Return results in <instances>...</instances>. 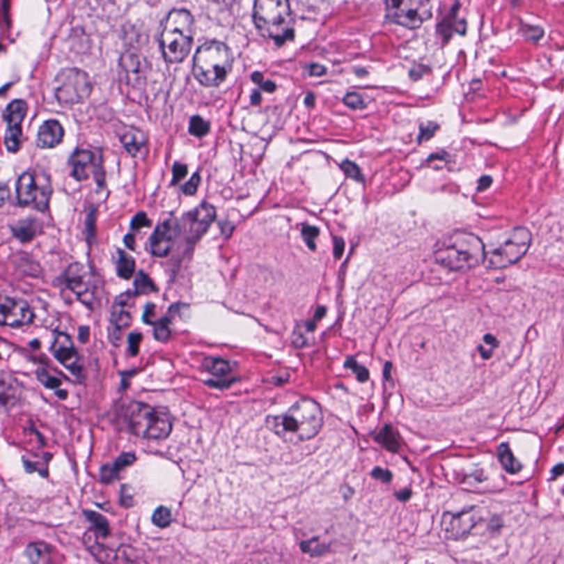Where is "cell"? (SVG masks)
<instances>
[{"mask_svg": "<svg viewBox=\"0 0 564 564\" xmlns=\"http://www.w3.org/2000/svg\"><path fill=\"white\" fill-rule=\"evenodd\" d=\"M266 425L285 442H301L319 434L323 425V414L315 401L301 399L288 412L267 418Z\"/></svg>", "mask_w": 564, "mask_h": 564, "instance_id": "6da1fadb", "label": "cell"}, {"mask_svg": "<svg viewBox=\"0 0 564 564\" xmlns=\"http://www.w3.org/2000/svg\"><path fill=\"white\" fill-rule=\"evenodd\" d=\"M434 257L446 269L467 272L484 264L485 246L472 233L456 232L440 242L435 248Z\"/></svg>", "mask_w": 564, "mask_h": 564, "instance_id": "7a4b0ae2", "label": "cell"}, {"mask_svg": "<svg viewBox=\"0 0 564 564\" xmlns=\"http://www.w3.org/2000/svg\"><path fill=\"white\" fill-rule=\"evenodd\" d=\"M194 20L187 10L170 13L161 33V48L164 58L170 63L182 62L190 53L194 38Z\"/></svg>", "mask_w": 564, "mask_h": 564, "instance_id": "3957f363", "label": "cell"}, {"mask_svg": "<svg viewBox=\"0 0 564 564\" xmlns=\"http://www.w3.org/2000/svg\"><path fill=\"white\" fill-rule=\"evenodd\" d=\"M253 22L264 37L285 42L293 36V16L288 0H256Z\"/></svg>", "mask_w": 564, "mask_h": 564, "instance_id": "277c9868", "label": "cell"}, {"mask_svg": "<svg viewBox=\"0 0 564 564\" xmlns=\"http://www.w3.org/2000/svg\"><path fill=\"white\" fill-rule=\"evenodd\" d=\"M232 51L224 43L212 41L196 51L193 74L204 86H217L224 82L233 68Z\"/></svg>", "mask_w": 564, "mask_h": 564, "instance_id": "5b68a950", "label": "cell"}, {"mask_svg": "<svg viewBox=\"0 0 564 564\" xmlns=\"http://www.w3.org/2000/svg\"><path fill=\"white\" fill-rule=\"evenodd\" d=\"M128 427L134 434L148 440H164L172 431V418L166 410L134 402L127 410Z\"/></svg>", "mask_w": 564, "mask_h": 564, "instance_id": "8992f818", "label": "cell"}, {"mask_svg": "<svg viewBox=\"0 0 564 564\" xmlns=\"http://www.w3.org/2000/svg\"><path fill=\"white\" fill-rule=\"evenodd\" d=\"M533 236L526 227H517L499 247L486 253L485 265L488 269H503L522 260L531 246Z\"/></svg>", "mask_w": 564, "mask_h": 564, "instance_id": "52a82bcc", "label": "cell"}, {"mask_svg": "<svg viewBox=\"0 0 564 564\" xmlns=\"http://www.w3.org/2000/svg\"><path fill=\"white\" fill-rule=\"evenodd\" d=\"M92 88L90 77L81 70H63L54 81L56 100L63 106L82 103L91 95Z\"/></svg>", "mask_w": 564, "mask_h": 564, "instance_id": "ba28073f", "label": "cell"}, {"mask_svg": "<svg viewBox=\"0 0 564 564\" xmlns=\"http://www.w3.org/2000/svg\"><path fill=\"white\" fill-rule=\"evenodd\" d=\"M431 15V0H386L388 20L408 29H417Z\"/></svg>", "mask_w": 564, "mask_h": 564, "instance_id": "9c48e42d", "label": "cell"}, {"mask_svg": "<svg viewBox=\"0 0 564 564\" xmlns=\"http://www.w3.org/2000/svg\"><path fill=\"white\" fill-rule=\"evenodd\" d=\"M51 194L52 187L47 174L29 171L19 178L17 196L20 205H32L39 211H45L48 207Z\"/></svg>", "mask_w": 564, "mask_h": 564, "instance_id": "30bf717a", "label": "cell"}, {"mask_svg": "<svg viewBox=\"0 0 564 564\" xmlns=\"http://www.w3.org/2000/svg\"><path fill=\"white\" fill-rule=\"evenodd\" d=\"M136 293L126 292L119 295L113 304L109 323V340L113 345L122 344L125 333L132 323V310L135 306Z\"/></svg>", "mask_w": 564, "mask_h": 564, "instance_id": "8fae6325", "label": "cell"}, {"mask_svg": "<svg viewBox=\"0 0 564 564\" xmlns=\"http://www.w3.org/2000/svg\"><path fill=\"white\" fill-rule=\"evenodd\" d=\"M480 512L478 508H469L457 514L446 512L443 516L442 531L450 540H463L467 538L473 528L478 525Z\"/></svg>", "mask_w": 564, "mask_h": 564, "instance_id": "7c38bea8", "label": "cell"}, {"mask_svg": "<svg viewBox=\"0 0 564 564\" xmlns=\"http://www.w3.org/2000/svg\"><path fill=\"white\" fill-rule=\"evenodd\" d=\"M65 282L70 290L77 295L85 306H93L95 300V285L90 272L82 264L75 263L68 268Z\"/></svg>", "mask_w": 564, "mask_h": 564, "instance_id": "4fadbf2b", "label": "cell"}, {"mask_svg": "<svg viewBox=\"0 0 564 564\" xmlns=\"http://www.w3.org/2000/svg\"><path fill=\"white\" fill-rule=\"evenodd\" d=\"M217 217V212L213 206L207 203L201 204L196 209L185 214L183 217V230L185 236L196 242L209 230L210 225Z\"/></svg>", "mask_w": 564, "mask_h": 564, "instance_id": "5bb4252c", "label": "cell"}, {"mask_svg": "<svg viewBox=\"0 0 564 564\" xmlns=\"http://www.w3.org/2000/svg\"><path fill=\"white\" fill-rule=\"evenodd\" d=\"M0 318L3 327H22L33 321V312L26 301L3 297Z\"/></svg>", "mask_w": 564, "mask_h": 564, "instance_id": "9a60e30c", "label": "cell"}, {"mask_svg": "<svg viewBox=\"0 0 564 564\" xmlns=\"http://www.w3.org/2000/svg\"><path fill=\"white\" fill-rule=\"evenodd\" d=\"M51 352H52L53 356L58 359V363L69 369L70 372L73 373L74 375L79 376L83 372L79 353L68 335L58 333L53 340Z\"/></svg>", "mask_w": 564, "mask_h": 564, "instance_id": "2e32d148", "label": "cell"}, {"mask_svg": "<svg viewBox=\"0 0 564 564\" xmlns=\"http://www.w3.org/2000/svg\"><path fill=\"white\" fill-rule=\"evenodd\" d=\"M178 225L174 219H166L157 227L150 238V251L153 256H168L177 237Z\"/></svg>", "mask_w": 564, "mask_h": 564, "instance_id": "e0dca14e", "label": "cell"}, {"mask_svg": "<svg viewBox=\"0 0 564 564\" xmlns=\"http://www.w3.org/2000/svg\"><path fill=\"white\" fill-rule=\"evenodd\" d=\"M64 130L58 120H48L40 127L37 145L41 149H52L63 143Z\"/></svg>", "mask_w": 564, "mask_h": 564, "instance_id": "ac0fdd59", "label": "cell"}, {"mask_svg": "<svg viewBox=\"0 0 564 564\" xmlns=\"http://www.w3.org/2000/svg\"><path fill=\"white\" fill-rule=\"evenodd\" d=\"M94 162V155L90 151L79 150L71 159L72 177L77 181H85L90 177V168Z\"/></svg>", "mask_w": 564, "mask_h": 564, "instance_id": "d6986e66", "label": "cell"}, {"mask_svg": "<svg viewBox=\"0 0 564 564\" xmlns=\"http://www.w3.org/2000/svg\"><path fill=\"white\" fill-rule=\"evenodd\" d=\"M28 111V105L24 100H13L5 111L6 122L8 128H22V122Z\"/></svg>", "mask_w": 564, "mask_h": 564, "instance_id": "ffe728a7", "label": "cell"}, {"mask_svg": "<svg viewBox=\"0 0 564 564\" xmlns=\"http://www.w3.org/2000/svg\"><path fill=\"white\" fill-rule=\"evenodd\" d=\"M135 460V455L130 453L123 454L122 456H119L113 467H104L103 471H102V480L105 483L113 482L119 471H122L124 467L132 464Z\"/></svg>", "mask_w": 564, "mask_h": 564, "instance_id": "44dd1931", "label": "cell"}, {"mask_svg": "<svg viewBox=\"0 0 564 564\" xmlns=\"http://www.w3.org/2000/svg\"><path fill=\"white\" fill-rule=\"evenodd\" d=\"M122 143L124 145L125 149L132 155V156H137L138 153L141 151L143 147H145L146 139L143 138V134L138 132V130H132L127 132L122 138Z\"/></svg>", "mask_w": 564, "mask_h": 564, "instance_id": "7402d4cb", "label": "cell"}, {"mask_svg": "<svg viewBox=\"0 0 564 564\" xmlns=\"http://www.w3.org/2000/svg\"><path fill=\"white\" fill-rule=\"evenodd\" d=\"M117 274L125 280H130L135 272V259L125 251H119L116 261Z\"/></svg>", "mask_w": 564, "mask_h": 564, "instance_id": "603a6c76", "label": "cell"}, {"mask_svg": "<svg viewBox=\"0 0 564 564\" xmlns=\"http://www.w3.org/2000/svg\"><path fill=\"white\" fill-rule=\"evenodd\" d=\"M499 461L503 469H506L507 472L510 474H516L522 469V464L519 462L517 461L512 450L509 448L507 444H501L499 450Z\"/></svg>", "mask_w": 564, "mask_h": 564, "instance_id": "cb8c5ba5", "label": "cell"}, {"mask_svg": "<svg viewBox=\"0 0 564 564\" xmlns=\"http://www.w3.org/2000/svg\"><path fill=\"white\" fill-rule=\"evenodd\" d=\"M26 556L33 563L47 562L50 556V548L45 543H31L26 548Z\"/></svg>", "mask_w": 564, "mask_h": 564, "instance_id": "d4e9b609", "label": "cell"}, {"mask_svg": "<svg viewBox=\"0 0 564 564\" xmlns=\"http://www.w3.org/2000/svg\"><path fill=\"white\" fill-rule=\"evenodd\" d=\"M22 143H24L22 128H7L5 145L9 152H18L22 149Z\"/></svg>", "mask_w": 564, "mask_h": 564, "instance_id": "484cf974", "label": "cell"}, {"mask_svg": "<svg viewBox=\"0 0 564 564\" xmlns=\"http://www.w3.org/2000/svg\"><path fill=\"white\" fill-rule=\"evenodd\" d=\"M203 367L207 372L215 376H225L230 372V364L228 361L221 359H214V357L206 359L204 361Z\"/></svg>", "mask_w": 564, "mask_h": 564, "instance_id": "4316f807", "label": "cell"}, {"mask_svg": "<svg viewBox=\"0 0 564 564\" xmlns=\"http://www.w3.org/2000/svg\"><path fill=\"white\" fill-rule=\"evenodd\" d=\"M158 290L150 277L145 272H139L135 280V293L137 295H150Z\"/></svg>", "mask_w": 564, "mask_h": 564, "instance_id": "83f0119b", "label": "cell"}, {"mask_svg": "<svg viewBox=\"0 0 564 564\" xmlns=\"http://www.w3.org/2000/svg\"><path fill=\"white\" fill-rule=\"evenodd\" d=\"M13 233L16 235V237L22 242H29L32 238L35 237L36 230L35 223L30 221H24L22 223H19L16 227L13 228Z\"/></svg>", "mask_w": 564, "mask_h": 564, "instance_id": "f1b7e54d", "label": "cell"}, {"mask_svg": "<svg viewBox=\"0 0 564 564\" xmlns=\"http://www.w3.org/2000/svg\"><path fill=\"white\" fill-rule=\"evenodd\" d=\"M210 123L204 120L202 117L194 116L190 122V134L196 137H204L210 132Z\"/></svg>", "mask_w": 564, "mask_h": 564, "instance_id": "f546056e", "label": "cell"}, {"mask_svg": "<svg viewBox=\"0 0 564 564\" xmlns=\"http://www.w3.org/2000/svg\"><path fill=\"white\" fill-rule=\"evenodd\" d=\"M152 522L157 527L166 528L172 522V514L169 508L161 506L156 509L152 516Z\"/></svg>", "mask_w": 564, "mask_h": 564, "instance_id": "4dcf8cb0", "label": "cell"}, {"mask_svg": "<svg viewBox=\"0 0 564 564\" xmlns=\"http://www.w3.org/2000/svg\"><path fill=\"white\" fill-rule=\"evenodd\" d=\"M155 325H156L155 327V338L161 343H166V340H169L170 334H171L169 320H160V321L156 322Z\"/></svg>", "mask_w": 564, "mask_h": 564, "instance_id": "1f68e13d", "label": "cell"}, {"mask_svg": "<svg viewBox=\"0 0 564 564\" xmlns=\"http://www.w3.org/2000/svg\"><path fill=\"white\" fill-rule=\"evenodd\" d=\"M85 514H86L87 518L91 520L93 525L95 526L96 530H97L100 535H104V537L109 535V526L103 516H100V514H95V512H86Z\"/></svg>", "mask_w": 564, "mask_h": 564, "instance_id": "d6a6232c", "label": "cell"}, {"mask_svg": "<svg viewBox=\"0 0 564 564\" xmlns=\"http://www.w3.org/2000/svg\"><path fill=\"white\" fill-rule=\"evenodd\" d=\"M378 439L391 451H395L398 448L399 443L397 442V439L395 438V433L393 432V430L389 429V427L382 430Z\"/></svg>", "mask_w": 564, "mask_h": 564, "instance_id": "836d02e7", "label": "cell"}, {"mask_svg": "<svg viewBox=\"0 0 564 564\" xmlns=\"http://www.w3.org/2000/svg\"><path fill=\"white\" fill-rule=\"evenodd\" d=\"M38 378L49 389H56L61 386V380L53 377L52 375L49 374L45 369L38 370Z\"/></svg>", "mask_w": 564, "mask_h": 564, "instance_id": "e575fe53", "label": "cell"}, {"mask_svg": "<svg viewBox=\"0 0 564 564\" xmlns=\"http://www.w3.org/2000/svg\"><path fill=\"white\" fill-rule=\"evenodd\" d=\"M345 367L351 369L352 372L357 376L359 382H366V380L368 379L369 374L368 372H367V369L361 366V365H359L357 361H354L353 359H350L346 361Z\"/></svg>", "mask_w": 564, "mask_h": 564, "instance_id": "d590c367", "label": "cell"}, {"mask_svg": "<svg viewBox=\"0 0 564 564\" xmlns=\"http://www.w3.org/2000/svg\"><path fill=\"white\" fill-rule=\"evenodd\" d=\"M340 166H342V170H343L344 173H345L348 178L356 180V181H363V174H361L359 166H356L354 162H351V161H344Z\"/></svg>", "mask_w": 564, "mask_h": 564, "instance_id": "8d00e7d4", "label": "cell"}, {"mask_svg": "<svg viewBox=\"0 0 564 564\" xmlns=\"http://www.w3.org/2000/svg\"><path fill=\"white\" fill-rule=\"evenodd\" d=\"M319 233L320 230L318 227L304 225V228H302L304 240H306V243L311 249H315V238L319 236Z\"/></svg>", "mask_w": 564, "mask_h": 564, "instance_id": "74e56055", "label": "cell"}, {"mask_svg": "<svg viewBox=\"0 0 564 564\" xmlns=\"http://www.w3.org/2000/svg\"><path fill=\"white\" fill-rule=\"evenodd\" d=\"M344 103H345L348 107H351V109H361L366 107L364 98L361 97V95H359L357 93H350V94H347V95L344 97Z\"/></svg>", "mask_w": 564, "mask_h": 564, "instance_id": "f35d334b", "label": "cell"}, {"mask_svg": "<svg viewBox=\"0 0 564 564\" xmlns=\"http://www.w3.org/2000/svg\"><path fill=\"white\" fill-rule=\"evenodd\" d=\"M150 225V219H148L147 214L143 213V212L138 213L132 221V228L134 230H139L141 228L149 227Z\"/></svg>", "mask_w": 564, "mask_h": 564, "instance_id": "ab89813d", "label": "cell"}, {"mask_svg": "<svg viewBox=\"0 0 564 564\" xmlns=\"http://www.w3.org/2000/svg\"><path fill=\"white\" fill-rule=\"evenodd\" d=\"M201 182V178L200 174H194L193 175L192 179L189 181V182L185 185V193L187 196H194L196 194V191H198V185H200Z\"/></svg>", "mask_w": 564, "mask_h": 564, "instance_id": "60d3db41", "label": "cell"}, {"mask_svg": "<svg viewBox=\"0 0 564 564\" xmlns=\"http://www.w3.org/2000/svg\"><path fill=\"white\" fill-rule=\"evenodd\" d=\"M187 173V166L185 164H177L173 166V179H172V185L179 183L181 180L185 179Z\"/></svg>", "mask_w": 564, "mask_h": 564, "instance_id": "b9f144b4", "label": "cell"}, {"mask_svg": "<svg viewBox=\"0 0 564 564\" xmlns=\"http://www.w3.org/2000/svg\"><path fill=\"white\" fill-rule=\"evenodd\" d=\"M141 338H141V334H139V333H134V334H132L130 336V352H132V354H134V355H136V354L138 353V351H139Z\"/></svg>", "mask_w": 564, "mask_h": 564, "instance_id": "7bdbcfd3", "label": "cell"}, {"mask_svg": "<svg viewBox=\"0 0 564 564\" xmlns=\"http://www.w3.org/2000/svg\"><path fill=\"white\" fill-rule=\"evenodd\" d=\"M435 130H437V126L432 127H425V128H422L421 134H420L419 137V143H422L423 140L430 139V138L432 137L433 134H434Z\"/></svg>", "mask_w": 564, "mask_h": 564, "instance_id": "ee69618b", "label": "cell"}, {"mask_svg": "<svg viewBox=\"0 0 564 564\" xmlns=\"http://www.w3.org/2000/svg\"><path fill=\"white\" fill-rule=\"evenodd\" d=\"M344 251V240L342 238H335L334 244V253L335 257L340 259L343 255Z\"/></svg>", "mask_w": 564, "mask_h": 564, "instance_id": "f6af8a7d", "label": "cell"}, {"mask_svg": "<svg viewBox=\"0 0 564 564\" xmlns=\"http://www.w3.org/2000/svg\"><path fill=\"white\" fill-rule=\"evenodd\" d=\"M308 72H310L311 75H314V77H321V75H324V74L327 73V70H325V68H323V66L313 64V65L308 68Z\"/></svg>", "mask_w": 564, "mask_h": 564, "instance_id": "bcb514c9", "label": "cell"}, {"mask_svg": "<svg viewBox=\"0 0 564 564\" xmlns=\"http://www.w3.org/2000/svg\"><path fill=\"white\" fill-rule=\"evenodd\" d=\"M373 475H374V478H380V480H384V482H389V480H391V475L380 469H375L374 472H373Z\"/></svg>", "mask_w": 564, "mask_h": 564, "instance_id": "7dc6e473", "label": "cell"}, {"mask_svg": "<svg viewBox=\"0 0 564 564\" xmlns=\"http://www.w3.org/2000/svg\"><path fill=\"white\" fill-rule=\"evenodd\" d=\"M493 183V179L491 177H483L478 182V191L487 190L488 187H491Z\"/></svg>", "mask_w": 564, "mask_h": 564, "instance_id": "c3c4849f", "label": "cell"}, {"mask_svg": "<svg viewBox=\"0 0 564 564\" xmlns=\"http://www.w3.org/2000/svg\"><path fill=\"white\" fill-rule=\"evenodd\" d=\"M88 334H90V329L86 327H82L79 329V338L82 343H86L88 340Z\"/></svg>", "mask_w": 564, "mask_h": 564, "instance_id": "681fc988", "label": "cell"}, {"mask_svg": "<svg viewBox=\"0 0 564 564\" xmlns=\"http://www.w3.org/2000/svg\"><path fill=\"white\" fill-rule=\"evenodd\" d=\"M125 243H126L127 247L130 248V249H132V251H134V249H135L136 247L135 236H134V235L132 234L127 235L126 237H125Z\"/></svg>", "mask_w": 564, "mask_h": 564, "instance_id": "f907efd6", "label": "cell"}, {"mask_svg": "<svg viewBox=\"0 0 564 564\" xmlns=\"http://www.w3.org/2000/svg\"><path fill=\"white\" fill-rule=\"evenodd\" d=\"M484 342H485V344H487V345L492 346V347L499 346V342H497L496 338H494L493 335L491 334L486 335L485 338H484Z\"/></svg>", "mask_w": 564, "mask_h": 564, "instance_id": "816d5d0a", "label": "cell"}, {"mask_svg": "<svg viewBox=\"0 0 564 564\" xmlns=\"http://www.w3.org/2000/svg\"><path fill=\"white\" fill-rule=\"evenodd\" d=\"M263 88H264L266 92L272 93L276 91V84L274 82H266L263 83Z\"/></svg>", "mask_w": 564, "mask_h": 564, "instance_id": "f5cc1de1", "label": "cell"}, {"mask_svg": "<svg viewBox=\"0 0 564 564\" xmlns=\"http://www.w3.org/2000/svg\"><path fill=\"white\" fill-rule=\"evenodd\" d=\"M263 79H264V77H263V74L260 73H255L253 75V81L257 84H263Z\"/></svg>", "mask_w": 564, "mask_h": 564, "instance_id": "db71d44e", "label": "cell"}, {"mask_svg": "<svg viewBox=\"0 0 564 564\" xmlns=\"http://www.w3.org/2000/svg\"><path fill=\"white\" fill-rule=\"evenodd\" d=\"M563 472H564L563 464L558 465V467H556V469H554V471H552V473H554V474L556 475V476H560V475H561L562 473Z\"/></svg>", "mask_w": 564, "mask_h": 564, "instance_id": "11a10c76", "label": "cell"}, {"mask_svg": "<svg viewBox=\"0 0 564 564\" xmlns=\"http://www.w3.org/2000/svg\"><path fill=\"white\" fill-rule=\"evenodd\" d=\"M260 100H261L260 94H259L258 92L253 93V97H251V102H253V104H259L260 103Z\"/></svg>", "mask_w": 564, "mask_h": 564, "instance_id": "9f6ffc18", "label": "cell"}, {"mask_svg": "<svg viewBox=\"0 0 564 564\" xmlns=\"http://www.w3.org/2000/svg\"><path fill=\"white\" fill-rule=\"evenodd\" d=\"M306 104L308 106V107H312V106L314 105V96L311 95V94L308 95V97H306Z\"/></svg>", "mask_w": 564, "mask_h": 564, "instance_id": "6f0895ef", "label": "cell"}]
</instances>
